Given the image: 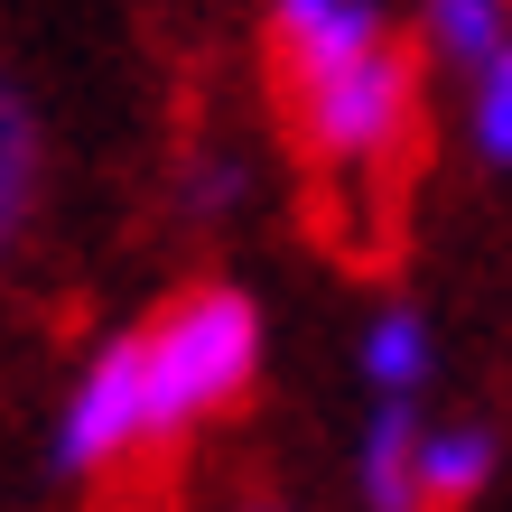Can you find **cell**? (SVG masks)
I'll list each match as a JSON object with an SVG mask.
<instances>
[{
  "instance_id": "5b68a950",
  "label": "cell",
  "mask_w": 512,
  "mask_h": 512,
  "mask_svg": "<svg viewBox=\"0 0 512 512\" xmlns=\"http://www.w3.org/2000/svg\"><path fill=\"white\" fill-rule=\"evenodd\" d=\"M382 0H270V56L280 66H317V56H345L382 38Z\"/></svg>"
},
{
  "instance_id": "6da1fadb",
  "label": "cell",
  "mask_w": 512,
  "mask_h": 512,
  "mask_svg": "<svg viewBox=\"0 0 512 512\" xmlns=\"http://www.w3.org/2000/svg\"><path fill=\"white\" fill-rule=\"evenodd\" d=\"M140 354V410H149V447L224 419L233 401L252 391L261 373V308L243 289L205 280V289H177L159 317L131 336Z\"/></svg>"
},
{
  "instance_id": "277c9868",
  "label": "cell",
  "mask_w": 512,
  "mask_h": 512,
  "mask_svg": "<svg viewBox=\"0 0 512 512\" xmlns=\"http://www.w3.org/2000/svg\"><path fill=\"white\" fill-rule=\"evenodd\" d=\"M354 364H364L373 401H419V391H429V373H438V336H429V317H419V308H401V298H391V308L364 317Z\"/></svg>"
},
{
  "instance_id": "9c48e42d",
  "label": "cell",
  "mask_w": 512,
  "mask_h": 512,
  "mask_svg": "<svg viewBox=\"0 0 512 512\" xmlns=\"http://www.w3.org/2000/svg\"><path fill=\"white\" fill-rule=\"evenodd\" d=\"M419 38H429L438 66H475V56H494L512 38V0H419Z\"/></svg>"
},
{
  "instance_id": "3957f363",
  "label": "cell",
  "mask_w": 512,
  "mask_h": 512,
  "mask_svg": "<svg viewBox=\"0 0 512 512\" xmlns=\"http://www.w3.org/2000/svg\"><path fill=\"white\" fill-rule=\"evenodd\" d=\"M149 447V410H140V354L131 336L103 345L94 364L75 373L66 410H56V475H112L122 457Z\"/></svg>"
},
{
  "instance_id": "ba28073f",
  "label": "cell",
  "mask_w": 512,
  "mask_h": 512,
  "mask_svg": "<svg viewBox=\"0 0 512 512\" xmlns=\"http://www.w3.org/2000/svg\"><path fill=\"white\" fill-rule=\"evenodd\" d=\"M28 205H38V112L19 84H0V252L28 233Z\"/></svg>"
},
{
  "instance_id": "7a4b0ae2",
  "label": "cell",
  "mask_w": 512,
  "mask_h": 512,
  "mask_svg": "<svg viewBox=\"0 0 512 512\" xmlns=\"http://www.w3.org/2000/svg\"><path fill=\"white\" fill-rule=\"evenodd\" d=\"M289 84V131L326 177H382L419 131V56L391 38H364L317 66H280Z\"/></svg>"
},
{
  "instance_id": "52a82bcc",
  "label": "cell",
  "mask_w": 512,
  "mask_h": 512,
  "mask_svg": "<svg viewBox=\"0 0 512 512\" xmlns=\"http://www.w3.org/2000/svg\"><path fill=\"white\" fill-rule=\"evenodd\" d=\"M419 401H373L364 447H354V485H364V512H419Z\"/></svg>"
},
{
  "instance_id": "8992f818",
  "label": "cell",
  "mask_w": 512,
  "mask_h": 512,
  "mask_svg": "<svg viewBox=\"0 0 512 512\" xmlns=\"http://www.w3.org/2000/svg\"><path fill=\"white\" fill-rule=\"evenodd\" d=\"M419 512H466L475 494L494 485V429H475V419H457V429H429L419 419Z\"/></svg>"
},
{
  "instance_id": "30bf717a",
  "label": "cell",
  "mask_w": 512,
  "mask_h": 512,
  "mask_svg": "<svg viewBox=\"0 0 512 512\" xmlns=\"http://www.w3.org/2000/svg\"><path fill=\"white\" fill-rule=\"evenodd\" d=\"M466 140L485 168H512V38L466 66Z\"/></svg>"
},
{
  "instance_id": "8fae6325",
  "label": "cell",
  "mask_w": 512,
  "mask_h": 512,
  "mask_svg": "<svg viewBox=\"0 0 512 512\" xmlns=\"http://www.w3.org/2000/svg\"><path fill=\"white\" fill-rule=\"evenodd\" d=\"M243 512H289V503H270V494H261V503H243Z\"/></svg>"
}]
</instances>
